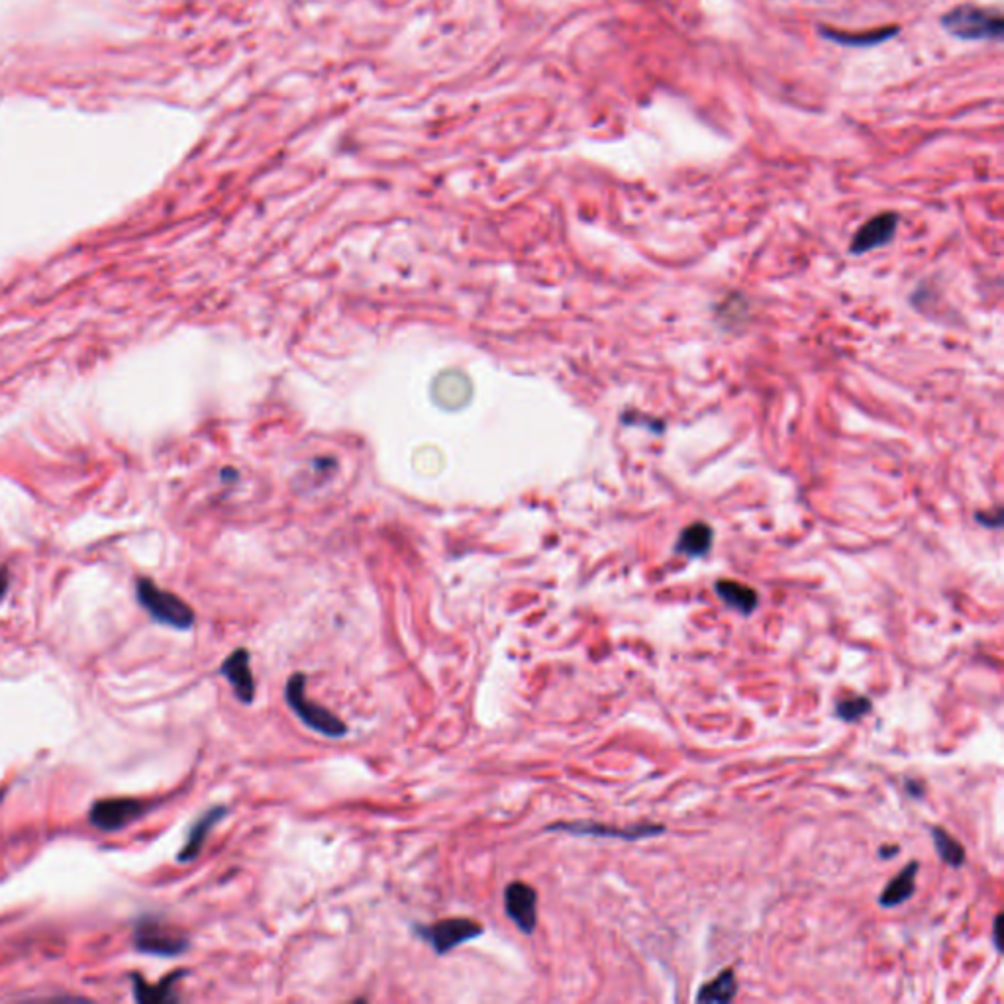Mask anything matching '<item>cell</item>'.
<instances>
[{"instance_id": "17", "label": "cell", "mask_w": 1004, "mask_h": 1004, "mask_svg": "<svg viewBox=\"0 0 1004 1004\" xmlns=\"http://www.w3.org/2000/svg\"><path fill=\"white\" fill-rule=\"evenodd\" d=\"M738 995V979L732 969H724L716 979L701 987L697 1003H730Z\"/></svg>"}, {"instance_id": "15", "label": "cell", "mask_w": 1004, "mask_h": 1004, "mask_svg": "<svg viewBox=\"0 0 1004 1004\" xmlns=\"http://www.w3.org/2000/svg\"><path fill=\"white\" fill-rule=\"evenodd\" d=\"M820 34L840 46H850V48H869V46H877V44H883L887 40H891L893 36L899 34V28L897 26H889V28H881V30H871V32H863V34H854V32H838V30H826V28H820Z\"/></svg>"}, {"instance_id": "9", "label": "cell", "mask_w": 1004, "mask_h": 1004, "mask_svg": "<svg viewBox=\"0 0 1004 1004\" xmlns=\"http://www.w3.org/2000/svg\"><path fill=\"white\" fill-rule=\"evenodd\" d=\"M220 675L230 683L240 703L251 704L255 701L257 685L251 673V655L248 648H238L230 653L220 665Z\"/></svg>"}, {"instance_id": "16", "label": "cell", "mask_w": 1004, "mask_h": 1004, "mask_svg": "<svg viewBox=\"0 0 1004 1004\" xmlns=\"http://www.w3.org/2000/svg\"><path fill=\"white\" fill-rule=\"evenodd\" d=\"M712 540H714L712 528L704 522H695L681 532L679 542L675 546V552L687 555V557H703L710 552Z\"/></svg>"}, {"instance_id": "23", "label": "cell", "mask_w": 1004, "mask_h": 1004, "mask_svg": "<svg viewBox=\"0 0 1004 1004\" xmlns=\"http://www.w3.org/2000/svg\"><path fill=\"white\" fill-rule=\"evenodd\" d=\"M6 591H8V573H6V569H2L0 571V599L6 595Z\"/></svg>"}, {"instance_id": "8", "label": "cell", "mask_w": 1004, "mask_h": 1004, "mask_svg": "<svg viewBox=\"0 0 1004 1004\" xmlns=\"http://www.w3.org/2000/svg\"><path fill=\"white\" fill-rule=\"evenodd\" d=\"M504 910L522 934H534L538 926V893L522 881H512L504 889Z\"/></svg>"}, {"instance_id": "1", "label": "cell", "mask_w": 1004, "mask_h": 1004, "mask_svg": "<svg viewBox=\"0 0 1004 1004\" xmlns=\"http://www.w3.org/2000/svg\"><path fill=\"white\" fill-rule=\"evenodd\" d=\"M285 701L289 708L297 714L306 728H310L316 734H322L332 740H340L348 734L346 722L334 714L332 710L324 708L322 704L314 703L306 697V675L295 673L287 679L285 683Z\"/></svg>"}, {"instance_id": "7", "label": "cell", "mask_w": 1004, "mask_h": 1004, "mask_svg": "<svg viewBox=\"0 0 1004 1004\" xmlns=\"http://www.w3.org/2000/svg\"><path fill=\"white\" fill-rule=\"evenodd\" d=\"M153 804L140 799H102L89 810V820L102 832H118L142 818Z\"/></svg>"}, {"instance_id": "13", "label": "cell", "mask_w": 1004, "mask_h": 1004, "mask_svg": "<svg viewBox=\"0 0 1004 1004\" xmlns=\"http://www.w3.org/2000/svg\"><path fill=\"white\" fill-rule=\"evenodd\" d=\"M714 591L722 603L726 604L728 608L740 612L742 616H752L759 606L757 591L744 583L720 579V581H716Z\"/></svg>"}, {"instance_id": "5", "label": "cell", "mask_w": 1004, "mask_h": 1004, "mask_svg": "<svg viewBox=\"0 0 1004 1004\" xmlns=\"http://www.w3.org/2000/svg\"><path fill=\"white\" fill-rule=\"evenodd\" d=\"M414 932L438 955L450 954L461 944L483 936V926L471 918H446L434 924H414Z\"/></svg>"}, {"instance_id": "2", "label": "cell", "mask_w": 1004, "mask_h": 1004, "mask_svg": "<svg viewBox=\"0 0 1004 1004\" xmlns=\"http://www.w3.org/2000/svg\"><path fill=\"white\" fill-rule=\"evenodd\" d=\"M942 26L948 34L959 40H999L1003 36L1004 22L1001 12L975 6L959 4L942 16Z\"/></svg>"}, {"instance_id": "19", "label": "cell", "mask_w": 1004, "mask_h": 1004, "mask_svg": "<svg viewBox=\"0 0 1004 1004\" xmlns=\"http://www.w3.org/2000/svg\"><path fill=\"white\" fill-rule=\"evenodd\" d=\"M873 708V703L869 697L865 695H848L844 699H838L836 701V716L842 720V722H850L854 724L857 720L865 718Z\"/></svg>"}, {"instance_id": "11", "label": "cell", "mask_w": 1004, "mask_h": 1004, "mask_svg": "<svg viewBox=\"0 0 1004 1004\" xmlns=\"http://www.w3.org/2000/svg\"><path fill=\"white\" fill-rule=\"evenodd\" d=\"M228 816V806L224 804H216L212 808H208L206 812H202L199 816V820L191 826L189 830V836H187V842L183 846V850L177 855V861L179 863H191L195 861L199 855H201L202 848H204V842L208 838V834Z\"/></svg>"}, {"instance_id": "3", "label": "cell", "mask_w": 1004, "mask_h": 1004, "mask_svg": "<svg viewBox=\"0 0 1004 1004\" xmlns=\"http://www.w3.org/2000/svg\"><path fill=\"white\" fill-rule=\"evenodd\" d=\"M136 597L153 620L175 630H189L195 624V610L177 595L157 587L150 579H138Z\"/></svg>"}, {"instance_id": "14", "label": "cell", "mask_w": 1004, "mask_h": 1004, "mask_svg": "<svg viewBox=\"0 0 1004 1004\" xmlns=\"http://www.w3.org/2000/svg\"><path fill=\"white\" fill-rule=\"evenodd\" d=\"M918 861H910L903 871L899 875H895L887 887L883 889L881 897H879V904L883 908H895V906H901V904L906 903L914 891H916V875H918Z\"/></svg>"}, {"instance_id": "20", "label": "cell", "mask_w": 1004, "mask_h": 1004, "mask_svg": "<svg viewBox=\"0 0 1004 1004\" xmlns=\"http://www.w3.org/2000/svg\"><path fill=\"white\" fill-rule=\"evenodd\" d=\"M906 791H908L914 799H922V797H924V785H922L920 781L906 779Z\"/></svg>"}, {"instance_id": "6", "label": "cell", "mask_w": 1004, "mask_h": 1004, "mask_svg": "<svg viewBox=\"0 0 1004 1004\" xmlns=\"http://www.w3.org/2000/svg\"><path fill=\"white\" fill-rule=\"evenodd\" d=\"M548 832H565L573 836H593V838H614L626 842H638L646 838H655L665 832L661 824H632V826H608L599 822H557L548 826Z\"/></svg>"}, {"instance_id": "10", "label": "cell", "mask_w": 1004, "mask_h": 1004, "mask_svg": "<svg viewBox=\"0 0 1004 1004\" xmlns=\"http://www.w3.org/2000/svg\"><path fill=\"white\" fill-rule=\"evenodd\" d=\"M899 224V216L895 212H883L879 216H873L869 222H865L852 240V251L854 253H867V251L877 250L885 244H889L895 236Z\"/></svg>"}, {"instance_id": "4", "label": "cell", "mask_w": 1004, "mask_h": 1004, "mask_svg": "<svg viewBox=\"0 0 1004 1004\" xmlns=\"http://www.w3.org/2000/svg\"><path fill=\"white\" fill-rule=\"evenodd\" d=\"M134 946L142 954L175 957L185 954L191 942L185 934L165 924L161 918L144 916L134 928Z\"/></svg>"}, {"instance_id": "18", "label": "cell", "mask_w": 1004, "mask_h": 1004, "mask_svg": "<svg viewBox=\"0 0 1004 1004\" xmlns=\"http://www.w3.org/2000/svg\"><path fill=\"white\" fill-rule=\"evenodd\" d=\"M932 840H934L936 854H938V857L946 865L959 869L965 863V850H963V846L955 838H952L944 828L932 826Z\"/></svg>"}, {"instance_id": "12", "label": "cell", "mask_w": 1004, "mask_h": 1004, "mask_svg": "<svg viewBox=\"0 0 1004 1004\" xmlns=\"http://www.w3.org/2000/svg\"><path fill=\"white\" fill-rule=\"evenodd\" d=\"M185 975H187V971H175V973L167 975L165 979H161L159 985H150L144 977L134 973L130 977L132 985H134V997L138 1003L142 1004L177 1003L179 997L173 993V985L179 979H183Z\"/></svg>"}, {"instance_id": "22", "label": "cell", "mask_w": 1004, "mask_h": 1004, "mask_svg": "<svg viewBox=\"0 0 1004 1004\" xmlns=\"http://www.w3.org/2000/svg\"><path fill=\"white\" fill-rule=\"evenodd\" d=\"M899 854V846H883L879 848V857L881 859H891L895 855Z\"/></svg>"}, {"instance_id": "21", "label": "cell", "mask_w": 1004, "mask_h": 1004, "mask_svg": "<svg viewBox=\"0 0 1004 1004\" xmlns=\"http://www.w3.org/2000/svg\"><path fill=\"white\" fill-rule=\"evenodd\" d=\"M1001 918H1003V914H997V918H995V924H993V944H995V948H997V952H999V954L1003 952V946H1001V938H999V932H1001Z\"/></svg>"}]
</instances>
